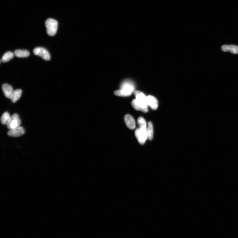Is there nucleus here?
I'll return each instance as SVG.
<instances>
[{
	"instance_id": "1",
	"label": "nucleus",
	"mask_w": 238,
	"mask_h": 238,
	"mask_svg": "<svg viewBox=\"0 0 238 238\" xmlns=\"http://www.w3.org/2000/svg\"><path fill=\"white\" fill-rule=\"evenodd\" d=\"M136 99L131 103L132 106L137 110H141L144 113L148 112V105L147 97L143 93L139 91L134 92Z\"/></svg>"
},
{
	"instance_id": "2",
	"label": "nucleus",
	"mask_w": 238,
	"mask_h": 238,
	"mask_svg": "<svg viewBox=\"0 0 238 238\" xmlns=\"http://www.w3.org/2000/svg\"><path fill=\"white\" fill-rule=\"evenodd\" d=\"M134 89L135 86L133 83L129 80H126L122 83L121 89L115 91L114 93L117 96L128 97L131 95Z\"/></svg>"
},
{
	"instance_id": "3",
	"label": "nucleus",
	"mask_w": 238,
	"mask_h": 238,
	"mask_svg": "<svg viewBox=\"0 0 238 238\" xmlns=\"http://www.w3.org/2000/svg\"><path fill=\"white\" fill-rule=\"evenodd\" d=\"M45 26L48 34L51 36H54L56 33L58 23L53 19H48L45 22Z\"/></svg>"
},
{
	"instance_id": "4",
	"label": "nucleus",
	"mask_w": 238,
	"mask_h": 238,
	"mask_svg": "<svg viewBox=\"0 0 238 238\" xmlns=\"http://www.w3.org/2000/svg\"><path fill=\"white\" fill-rule=\"evenodd\" d=\"M21 123L19 116L17 113H15L11 116L7 125V128L10 130L20 126Z\"/></svg>"
},
{
	"instance_id": "5",
	"label": "nucleus",
	"mask_w": 238,
	"mask_h": 238,
	"mask_svg": "<svg viewBox=\"0 0 238 238\" xmlns=\"http://www.w3.org/2000/svg\"><path fill=\"white\" fill-rule=\"evenodd\" d=\"M33 52L34 54L41 57L44 60L49 61L50 59V54L48 51L44 48L36 47L33 49Z\"/></svg>"
},
{
	"instance_id": "6",
	"label": "nucleus",
	"mask_w": 238,
	"mask_h": 238,
	"mask_svg": "<svg viewBox=\"0 0 238 238\" xmlns=\"http://www.w3.org/2000/svg\"><path fill=\"white\" fill-rule=\"evenodd\" d=\"M135 135L139 143L144 145L147 139V131L142 130L140 128L136 130Z\"/></svg>"
},
{
	"instance_id": "7",
	"label": "nucleus",
	"mask_w": 238,
	"mask_h": 238,
	"mask_svg": "<svg viewBox=\"0 0 238 238\" xmlns=\"http://www.w3.org/2000/svg\"><path fill=\"white\" fill-rule=\"evenodd\" d=\"M25 133V130L22 127L19 126L16 128L10 129L8 132V135L10 137H18L23 135Z\"/></svg>"
},
{
	"instance_id": "8",
	"label": "nucleus",
	"mask_w": 238,
	"mask_h": 238,
	"mask_svg": "<svg viewBox=\"0 0 238 238\" xmlns=\"http://www.w3.org/2000/svg\"><path fill=\"white\" fill-rule=\"evenodd\" d=\"M148 105L153 110H156L158 106V102L157 99L152 96L149 95L147 97Z\"/></svg>"
},
{
	"instance_id": "9",
	"label": "nucleus",
	"mask_w": 238,
	"mask_h": 238,
	"mask_svg": "<svg viewBox=\"0 0 238 238\" xmlns=\"http://www.w3.org/2000/svg\"><path fill=\"white\" fill-rule=\"evenodd\" d=\"M2 88L5 96L7 98L11 99L14 90L12 86L7 84H4L2 85Z\"/></svg>"
},
{
	"instance_id": "10",
	"label": "nucleus",
	"mask_w": 238,
	"mask_h": 238,
	"mask_svg": "<svg viewBox=\"0 0 238 238\" xmlns=\"http://www.w3.org/2000/svg\"><path fill=\"white\" fill-rule=\"evenodd\" d=\"M126 125L130 129L133 130L135 128L136 123L133 118L130 115H126L125 117Z\"/></svg>"
},
{
	"instance_id": "11",
	"label": "nucleus",
	"mask_w": 238,
	"mask_h": 238,
	"mask_svg": "<svg viewBox=\"0 0 238 238\" xmlns=\"http://www.w3.org/2000/svg\"><path fill=\"white\" fill-rule=\"evenodd\" d=\"M222 50L224 52H230L234 54H238V46L235 45H225L222 46Z\"/></svg>"
},
{
	"instance_id": "12",
	"label": "nucleus",
	"mask_w": 238,
	"mask_h": 238,
	"mask_svg": "<svg viewBox=\"0 0 238 238\" xmlns=\"http://www.w3.org/2000/svg\"><path fill=\"white\" fill-rule=\"evenodd\" d=\"M22 93V90L20 89H18L14 90L11 98V101L13 103H16L21 97Z\"/></svg>"
},
{
	"instance_id": "13",
	"label": "nucleus",
	"mask_w": 238,
	"mask_h": 238,
	"mask_svg": "<svg viewBox=\"0 0 238 238\" xmlns=\"http://www.w3.org/2000/svg\"><path fill=\"white\" fill-rule=\"evenodd\" d=\"M30 52L24 50H17L14 52V55L18 57L26 58L29 56Z\"/></svg>"
},
{
	"instance_id": "14",
	"label": "nucleus",
	"mask_w": 238,
	"mask_h": 238,
	"mask_svg": "<svg viewBox=\"0 0 238 238\" xmlns=\"http://www.w3.org/2000/svg\"><path fill=\"white\" fill-rule=\"evenodd\" d=\"M147 132V138L150 140H152L153 137V124L151 122H150L148 123Z\"/></svg>"
},
{
	"instance_id": "15",
	"label": "nucleus",
	"mask_w": 238,
	"mask_h": 238,
	"mask_svg": "<svg viewBox=\"0 0 238 238\" xmlns=\"http://www.w3.org/2000/svg\"><path fill=\"white\" fill-rule=\"evenodd\" d=\"M14 56V54L12 52L8 51L6 52L3 56L1 61L3 62H7L12 59Z\"/></svg>"
},
{
	"instance_id": "16",
	"label": "nucleus",
	"mask_w": 238,
	"mask_h": 238,
	"mask_svg": "<svg viewBox=\"0 0 238 238\" xmlns=\"http://www.w3.org/2000/svg\"><path fill=\"white\" fill-rule=\"evenodd\" d=\"M10 117V114L8 112H5L3 113L1 119L2 124L7 125Z\"/></svg>"
},
{
	"instance_id": "17",
	"label": "nucleus",
	"mask_w": 238,
	"mask_h": 238,
	"mask_svg": "<svg viewBox=\"0 0 238 238\" xmlns=\"http://www.w3.org/2000/svg\"><path fill=\"white\" fill-rule=\"evenodd\" d=\"M138 123L140 128L141 129H147L146 122V120L143 117H140L138 119Z\"/></svg>"
}]
</instances>
